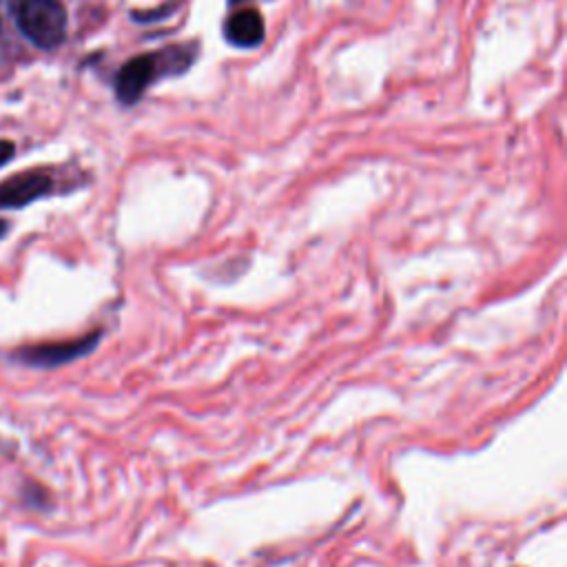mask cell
Wrapping results in <instances>:
<instances>
[{"mask_svg":"<svg viewBox=\"0 0 567 567\" xmlns=\"http://www.w3.org/2000/svg\"><path fill=\"white\" fill-rule=\"evenodd\" d=\"M18 24L22 33L42 49H53L64 40L66 13L58 0H20Z\"/></svg>","mask_w":567,"mask_h":567,"instance_id":"cell-1","label":"cell"},{"mask_svg":"<svg viewBox=\"0 0 567 567\" xmlns=\"http://www.w3.org/2000/svg\"><path fill=\"white\" fill-rule=\"evenodd\" d=\"M100 341V332H91L84 337L75 339H64V341H49V343H35V346H22L20 350L13 352V359L27 363V365H38V368H53L69 363L78 357H84L95 348Z\"/></svg>","mask_w":567,"mask_h":567,"instance_id":"cell-2","label":"cell"},{"mask_svg":"<svg viewBox=\"0 0 567 567\" xmlns=\"http://www.w3.org/2000/svg\"><path fill=\"white\" fill-rule=\"evenodd\" d=\"M159 69V60L155 55H140L128 60L115 80V93L120 97V102L124 104H133L144 91L146 86L153 82V78L157 75Z\"/></svg>","mask_w":567,"mask_h":567,"instance_id":"cell-3","label":"cell"},{"mask_svg":"<svg viewBox=\"0 0 567 567\" xmlns=\"http://www.w3.org/2000/svg\"><path fill=\"white\" fill-rule=\"evenodd\" d=\"M51 190V179L42 173H22L0 182V208H20Z\"/></svg>","mask_w":567,"mask_h":567,"instance_id":"cell-4","label":"cell"},{"mask_svg":"<svg viewBox=\"0 0 567 567\" xmlns=\"http://www.w3.org/2000/svg\"><path fill=\"white\" fill-rule=\"evenodd\" d=\"M226 35L237 47H257L264 38V20L255 9L237 11L226 22Z\"/></svg>","mask_w":567,"mask_h":567,"instance_id":"cell-5","label":"cell"},{"mask_svg":"<svg viewBox=\"0 0 567 567\" xmlns=\"http://www.w3.org/2000/svg\"><path fill=\"white\" fill-rule=\"evenodd\" d=\"M11 155H13V144L7 140H0V166L7 164L11 159Z\"/></svg>","mask_w":567,"mask_h":567,"instance_id":"cell-6","label":"cell"},{"mask_svg":"<svg viewBox=\"0 0 567 567\" xmlns=\"http://www.w3.org/2000/svg\"><path fill=\"white\" fill-rule=\"evenodd\" d=\"M7 233V221L4 219H0V239H2V235Z\"/></svg>","mask_w":567,"mask_h":567,"instance_id":"cell-7","label":"cell"},{"mask_svg":"<svg viewBox=\"0 0 567 567\" xmlns=\"http://www.w3.org/2000/svg\"><path fill=\"white\" fill-rule=\"evenodd\" d=\"M233 2H241V0H233Z\"/></svg>","mask_w":567,"mask_h":567,"instance_id":"cell-8","label":"cell"}]
</instances>
